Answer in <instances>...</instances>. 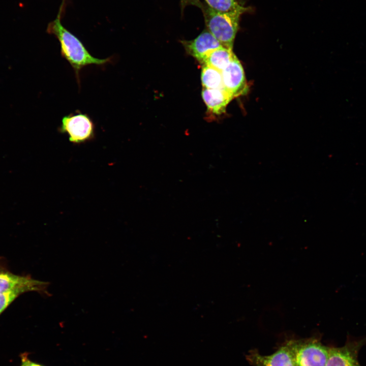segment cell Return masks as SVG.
I'll return each instance as SVG.
<instances>
[{
    "mask_svg": "<svg viewBox=\"0 0 366 366\" xmlns=\"http://www.w3.org/2000/svg\"><path fill=\"white\" fill-rule=\"evenodd\" d=\"M224 88L234 98L244 95L248 90L245 72L240 62L235 56L222 71Z\"/></svg>",
    "mask_w": 366,
    "mask_h": 366,
    "instance_id": "7",
    "label": "cell"
},
{
    "mask_svg": "<svg viewBox=\"0 0 366 366\" xmlns=\"http://www.w3.org/2000/svg\"><path fill=\"white\" fill-rule=\"evenodd\" d=\"M235 56L232 49L222 46L210 52L205 57L203 64L222 72Z\"/></svg>",
    "mask_w": 366,
    "mask_h": 366,
    "instance_id": "11",
    "label": "cell"
},
{
    "mask_svg": "<svg viewBox=\"0 0 366 366\" xmlns=\"http://www.w3.org/2000/svg\"><path fill=\"white\" fill-rule=\"evenodd\" d=\"M212 10L221 13H236L242 15L249 8L241 5L237 0H204Z\"/></svg>",
    "mask_w": 366,
    "mask_h": 366,
    "instance_id": "12",
    "label": "cell"
},
{
    "mask_svg": "<svg viewBox=\"0 0 366 366\" xmlns=\"http://www.w3.org/2000/svg\"><path fill=\"white\" fill-rule=\"evenodd\" d=\"M21 364L20 366H44L39 363L32 361L28 357V354L26 353H22L20 355Z\"/></svg>",
    "mask_w": 366,
    "mask_h": 366,
    "instance_id": "15",
    "label": "cell"
},
{
    "mask_svg": "<svg viewBox=\"0 0 366 366\" xmlns=\"http://www.w3.org/2000/svg\"><path fill=\"white\" fill-rule=\"evenodd\" d=\"M182 7H185L188 5H193L197 6L201 9L203 7L202 4L199 0H181Z\"/></svg>",
    "mask_w": 366,
    "mask_h": 366,
    "instance_id": "16",
    "label": "cell"
},
{
    "mask_svg": "<svg viewBox=\"0 0 366 366\" xmlns=\"http://www.w3.org/2000/svg\"><path fill=\"white\" fill-rule=\"evenodd\" d=\"M47 32L54 35L59 42L60 54L73 68L80 85V72L84 67L95 65L99 66L112 62L113 57L98 58L93 56L82 42L62 24L59 14L48 25Z\"/></svg>",
    "mask_w": 366,
    "mask_h": 366,
    "instance_id": "1",
    "label": "cell"
},
{
    "mask_svg": "<svg viewBox=\"0 0 366 366\" xmlns=\"http://www.w3.org/2000/svg\"><path fill=\"white\" fill-rule=\"evenodd\" d=\"M366 344V337L357 340L348 339L340 347H330L325 366H361L358 359L359 351Z\"/></svg>",
    "mask_w": 366,
    "mask_h": 366,
    "instance_id": "6",
    "label": "cell"
},
{
    "mask_svg": "<svg viewBox=\"0 0 366 366\" xmlns=\"http://www.w3.org/2000/svg\"><path fill=\"white\" fill-rule=\"evenodd\" d=\"M182 44L187 52L201 63H203L210 52L222 46L207 30L202 32L194 40L183 41Z\"/></svg>",
    "mask_w": 366,
    "mask_h": 366,
    "instance_id": "8",
    "label": "cell"
},
{
    "mask_svg": "<svg viewBox=\"0 0 366 366\" xmlns=\"http://www.w3.org/2000/svg\"><path fill=\"white\" fill-rule=\"evenodd\" d=\"M201 9L207 30L222 46L232 49L241 15L217 12L207 5H203Z\"/></svg>",
    "mask_w": 366,
    "mask_h": 366,
    "instance_id": "2",
    "label": "cell"
},
{
    "mask_svg": "<svg viewBox=\"0 0 366 366\" xmlns=\"http://www.w3.org/2000/svg\"><path fill=\"white\" fill-rule=\"evenodd\" d=\"M95 128L94 121L87 114L76 111L62 118L58 131L62 134H67L70 142L80 144L95 138Z\"/></svg>",
    "mask_w": 366,
    "mask_h": 366,
    "instance_id": "4",
    "label": "cell"
},
{
    "mask_svg": "<svg viewBox=\"0 0 366 366\" xmlns=\"http://www.w3.org/2000/svg\"><path fill=\"white\" fill-rule=\"evenodd\" d=\"M246 358L254 366H295L290 353L285 344L268 355H262L256 350H251Z\"/></svg>",
    "mask_w": 366,
    "mask_h": 366,
    "instance_id": "9",
    "label": "cell"
},
{
    "mask_svg": "<svg viewBox=\"0 0 366 366\" xmlns=\"http://www.w3.org/2000/svg\"><path fill=\"white\" fill-rule=\"evenodd\" d=\"M49 283L35 280L28 276L13 273L0 260V293L21 288H27L31 291L46 293Z\"/></svg>",
    "mask_w": 366,
    "mask_h": 366,
    "instance_id": "5",
    "label": "cell"
},
{
    "mask_svg": "<svg viewBox=\"0 0 366 366\" xmlns=\"http://www.w3.org/2000/svg\"><path fill=\"white\" fill-rule=\"evenodd\" d=\"M30 291L28 288H21L0 293V315L20 295Z\"/></svg>",
    "mask_w": 366,
    "mask_h": 366,
    "instance_id": "14",
    "label": "cell"
},
{
    "mask_svg": "<svg viewBox=\"0 0 366 366\" xmlns=\"http://www.w3.org/2000/svg\"><path fill=\"white\" fill-rule=\"evenodd\" d=\"M295 366H325L330 347L317 338L291 339L286 341Z\"/></svg>",
    "mask_w": 366,
    "mask_h": 366,
    "instance_id": "3",
    "label": "cell"
},
{
    "mask_svg": "<svg viewBox=\"0 0 366 366\" xmlns=\"http://www.w3.org/2000/svg\"><path fill=\"white\" fill-rule=\"evenodd\" d=\"M201 95L208 112L214 115H220L224 113L227 105L233 98L224 87L203 88Z\"/></svg>",
    "mask_w": 366,
    "mask_h": 366,
    "instance_id": "10",
    "label": "cell"
},
{
    "mask_svg": "<svg viewBox=\"0 0 366 366\" xmlns=\"http://www.w3.org/2000/svg\"><path fill=\"white\" fill-rule=\"evenodd\" d=\"M203 65L201 73V80L203 88H223L222 72L208 65Z\"/></svg>",
    "mask_w": 366,
    "mask_h": 366,
    "instance_id": "13",
    "label": "cell"
}]
</instances>
